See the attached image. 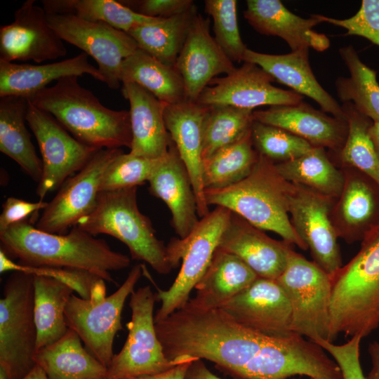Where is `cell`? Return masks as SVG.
Returning a JSON list of instances; mask_svg holds the SVG:
<instances>
[{"instance_id": "cell-29", "label": "cell", "mask_w": 379, "mask_h": 379, "mask_svg": "<svg viewBox=\"0 0 379 379\" xmlns=\"http://www.w3.org/2000/svg\"><path fill=\"white\" fill-rule=\"evenodd\" d=\"M259 277L241 259L220 247L194 288L196 295L187 302L200 310L219 308Z\"/></svg>"}, {"instance_id": "cell-47", "label": "cell", "mask_w": 379, "mask_h": 379, "mask_svg": "<svg viewBox=\"0 0 379 379\" xmlns=\"http://www.w3.org/2000/svg\"><path fill=\"white\" fill-rule=\"evenodd\" d=\"M134 12L153 18H168L190 9L192 0H122L119 1Z\"/></svg>"}, {"instance_id": "cell-2", "label": "cell", "mask_w": 379, "mask_h": 379, "mask_svg": "<svg viewBox=\"0 0 379 379\" xmlns=\"http://www.w3.org/2000/svg\"><path fill=\"white\" fill-rule=\"evenodd\" d=\"M37 108L53 116L73 137L95 148H131L129 111L103 105L77 76L62 77L27 98Z\"/></svg>"}, {"instance_id": "cell-35", "label": "cell", "mask_w": 379, "mask_h": 379, "mask_svg": "<svg viewBox=\"0 0 379 379\" xmlns=\"http://www.w3.org/2000/svg\"><path fill=\"white\" fill-rule=\"evenodd\" d=\"M281 175L292 184L338 199L344 185L343 171L335 166L323 147H313L295 159L275 164Z\"/></svg>"}, {"instance_id": "cell-40", "label": "cell", "mask_w": 379, "mask_h": 379, "mask_svg": "<svg viewBox=\"0 0 379 379\" xmlns=\"http://www.w3.org/2000/svg\"><path fill=\"white\" fill-rule=\"evenodd\" d=\"M253 111L224 105L209 106L204 128L203 161L248 132L254 121Z\"/></svg>"}, {"instance_id": "cell-36", "label": "cell", "mask_w": 379, "mask_h": 379, "mask_svg": "<svg viewBox=\"0 0 379 379\" xmlns=\"http://www.w3.org/2000/svg\"><path fill=\"white\" fill-rule=\"evenodd\" d=\"M339 54L350 72V77L335 81L338 96L343 102H350L373 122H379V84L377 72L360 59L352 46L341 47Z\"/></svg>"}, {"instance_id": "cell-53", "label": "cell", "mask_w": 379, "mask_h": 379, "mask_svg": "<svg viewBox=\"0 0 379 379\" xmlns=\"http://www.w3.org/2000/svg\"><path fill=\"white\" fill-rule=\"evenodd\" d=\"M22 379H48L45 371L39 366L36 365Z\"/></svg>"}, {"instance_id": "cell-16", "label": "cell", "mask_w": 379, "mask_h": 379, "mask_svg": "<svg viewBox=\"0 0 379 379\" xmlns=\"http://www.w3.org/2000/svg\"><path fill=\"white\" fill-rule=\"evenodd\" d=\"M274 81L256 64L244 62L230 74L211 80L196 102L254 109L259 106L293 105L302 102V95L274 86Z\"/></svg>"}, {"instance_id": "cell-26", "label": "cell", "mask_w": 379, "mask_h": 379, "mask_svg": "<svg viewBox=\"0 0 379 379\" xmlns=\"http://www.w3.org/2000/svg\"><path fill=\"white\" fill-rule=\"evenodd\" d=\"M243 61L256 64L274 81L314 100L324 112L345 120L342 105L320 85L313 74L309 62V48L280 55L262 53L247 48Z\"/></svg>"}, {"instance_id": "cell-14", "label": "cell", "mask_w": 379, "mask_h": 379, "mask_svg": "<svg viewBox=\"0 0 379 379\" xmlns=\"http://www.w3.org/2000/svg\"><path fill=\"white\" fill-rule=\"evenodd\" d=\"M121 149L98 150L74 176L69 178L36 220V227L53 234H67L69 228L95 206L102 175Z\"/></svg>"}, {"instance_id": "cell-24", "label": "cell", "mask_w": 379, "mask_h": 379, "mask_svg": "<svg viewBox=\"0 0 379 379\" xmlns=\"http://www.w3.org/2000/svg\"><path fill=\"white\" fill-rule=\"evenodd\" d=\"M253 114L254 120L283 128L312 147L328 149L333 154L341 149L347 138L346 120L328 115L303 102L254 110Z\"/></svg>"}, {"instance_id": "cell-43", "label": "cell", "mask_w": 379, "mask_h": 379, "mask_svg": "<svg viewBox=\"0 0 379 379\" xmlns=\"http://www.w3.org/2000/svg\"><path fill=\"white\" fill-rule=\"evenodd\" d=\"M161 159H152L121 151L105 171L99 192L114 191L145 184Z\"/></svg>"}, {"instance_id": "cell-32", "label": "cell", "mask_w": 379, "mask_h": 379, "mask_svg": "<svg viewBox=\"0 0 379 379\" xmlns=\"http://www.w3.org/2000/svg\"><path fill=\"white\" fill-rule=\"evenodd\" d=\"M120 81L139 85L166 105L187 100L185 84L175 66L139 48L123 61Z\"/></svg>"}, {"instance_id": "cell-34", "label": "cell", "mask_w": 379, "mask_h": 379, "mask_svg": "<svg viewBox=\"0 0 379 379\" xmlns=\"http://www.w3.org/2000/svg\"><path fill=\"white\" fill-rule=\"evenodd\" d=\"M36 351L60 339L67 331L65 317L74 290L50 277L34 276Z\"/></svg>"}, {"instance_id": "cell-23", "label": "cell", "mask_w": 379, "mask_h": 379, "mask_svg": "<svg viewBox=\"0 0 379 379\" xmlns=\"http://www.w3.org/2000/svg\"><path fill=\"white\" fill-rule=\"evenodd\" d=\"M147 182L149 193L168 207L175 233L180 239L186 238L199 220L197 204L187 169L173 140Z\"/></svg>"}, {"instance_id": "cell-49", "label": "cell", "mask_w": 379, "mask_h": 379, "mask_svg": "<svg viewBox=\"0 0 379 379\" xmlns=\"http://www.w3.org/2000/svg\"><path fill=\"white\" fill-rule=\"evenodd\" d=\"M197 358L188 356L183 361L165 371L149 375L130 378L128 379H185L190 364Z\"/></svg>"}, {"instance_id": "cell-41", "label": "cell", "mask_w": 379, "mask_h": 379, "mask_svg": "<svg viewBox=\"0 0 379 379\" xmlns=\"http://www.w3.org/2000/svg\"><path fill=\"white\" fill-rule=\"evenodd\" d=\"M251 133L256 152L274 164L298 158L313 147L306 140L283 128L256 120L251 125Z\"/></svg>"}, {"instance_id": "cell-55", "label": "cell", "mask_w": 379, "mask_h": 379, "mask_svg": "<svg viewBox=\"0 0 379 379\" xmlns=\"http://www.w3.org/2000/svg\"><path fill=\"white\" fill-rule=\"evenodd\" d=\"M309 379H312V378H309Z\"/></svg>"}, {"instance_id": "cell-39", "label": "cell", "mask_w": 379, "mask_h": 379, "mask_svg": "<svg viewBox=\"0 0 379 379\" xmlns=\"http://www.w3.org/2000/svg\"><path fill=\"white\" fill-rule=\"evenodd\" d=\"M342 108L347 124V138L335 154L340 166H350L361 171L379 185V159L368 135L373 121L359 112L350 102Z\"/></svg>"}, {"instance_id": "cell-12", "label": "cell", "mask_w": 379, "mask_h": 379, "mask_svg": "<svg viewBox=\"0 0 379 379\" xmlns=\"http://www.w3.org/2000/svg\"><path fill=\"white\" fill-rule=\"evenodd\" d=\"M50 26L64 41L91 56L109 88L120 86L123 61L138 48L127 32L106 23L87 21L71 15L48 14Z\"/></svg>"}, {"instance_id": "cell-27", "label": "cell", "mask_w": 379, "mask_h": 379, "mask_svg": "<svg viewBox=\"0 0 379 379\" xmlns=\"http://www.w3.org/2000/svg\"><path fill=\"white\" fill-rule=\"evenodd\" d=\"M121 93L130 105L132 142L129 152L152 159L162 158L172 141L164 120L166 105L135 83L122 84Z\"/></svg>"}, {"instance_id": "cell-1", "label": "cell", "mask_w": 379, "mask_h": 379, "mask_svg": "<svg viewBox=\"0 0 379 379\" xmlns=\"http://www.w3.org/2000/svg\"><path fill=\"white\" fill-rule=\"evenodd\" d=\"M1 249L11 259L32 267H50L88 272L116 283L111 272L128 267L130 258L112 250L77 226L67 234H53L37 229L27 220L0 232Z\"/></svg>"}, {"instance_id": "cell-9", "label": "cell", "mask_w": 379, "mask_h": 379, "mask_svg": "<svg viewBox=\"0 0 379 379\" xmlns=\"http://www.w3.org/2000/svg\"><path fill=\"white\" fill-rule=\"evenodd\" d=\"M157 301L149 285L133 291L130 295L131 321L128 334L121 351L114 354L107 367V379H128L157 374L183 361L188 356L173 361L164 354L155 330L154 307Z\"/></svg>"}, {"instance_id": "cell-31", "label": "cell", "mask_w": 379, "mask_h": 379, "mask_svg": "<svg viewBox=\"0 0 379 379\" xmlns=\"http://www.w3.org/2000/svg\"><path fill=\"white\" fill-rule=\"evenodd\" d=\"M27 105L28 100L23 97H0V151L38 183L42 174V161L25 124Z\"/></svg>"}, {"instance_id": "cell-54", "label": "cell", "mask_w": 379, "mask_h": 379, "mask_svg": "<svg viewBox=\"0 0 379 379\" xmlns=\"http://www.w3.org/2000/svg\"><path fill=\"white\" fill-rule=\"evenodd\" d=\"M0 379H10L7 371L1 366H0Z\"/></svg>"}, {"instance_id": "cell-20", "label": "cell", "mask_w": 379, "mask_h": 379, "mask_svg": "<svg viewBox=\"0 0 379 379\" xmlns=\"http://www.w3.org/2000/svg\"><path fill=\"white\" fill-rule=\"evenodd\" d=\"M210 23L209 18L197 15L175 65L191 102H197L211 80L236 69L211 36Z\"/></svg>"}, {"instance_id": "cell-46", "label": "cell", "mask_w": 379, "mask_h": 379, "mask_svg": "<svg viewBox=\"0 0 379 379\" xmlns=\"http://www.w3.org/2000/svg\"><path fill=\"white\" fill-rule=\"evenodd\" d=\"M361 339L360 336L354 335L342 345H335L326 340H320L316 343L328 352L337 363L343 379H367L364 375L360 361Z\"/></svg>"}, {"instance_id": "cell-8", "label": "cell", "mask_w": 379, "mask_h": 379, "mask_svg": "<svg viewBox=\"0 0 379 379\" xmlns=\"http://www.w3.org/2000/svg\"><path fill=\"white\" fill-rule=\"evenodd\" d=\"M291 305L290 330L317 343L330 341V277L293 249L277 279Z\"/></svg>"}, {"instance_id": "cell-10", "label": "cell", "mask_w": 379, "mask_h": 379, "mask_svg": "<svg viewBox=\"0 0 379 379\" xmlns=\"http://www.w3.org/2000/svg\"><path fill=\"white\" fill-rule=\"evenodd\" d=\"M142 272V265H134L124 283L104 298L84 299L72 295L65 310L67 326L74 331L88 352L107 368L113 353L114 339L124 330L121 313L127 298L134 291Z\"/></svg>"}, {"instance_id": "cell-11", "label": "cell", "mask_w": 379, "mask_h": 379, "mask_svg": "<svg viewBox=\"0 0 379 379\" xmlns=\"http://www.w3.org/2000/svg\"><path fill=\"white\" fill-rule=\"evenodd\" d=\"M26 121L38 142L42 174L36 190L39 200L60 188L74 172L79 171L99 150L71 135L50 114L28 100Z\"/></svg>"}, {"instance_id": "cell-50", "label": "cell", "mask_w": 379, "mask_h": 379, "mask_svg": "<svg viewBox=\"0 0 379 379\" xmlns=\"http://www.w3.org/2000/svg\"><path fill=\"white\" fill-rule=\"evenodd\" d=\"M185 379H222L213 373L200 359L194 360L190 365ZM297 379V378H293Z\"/></svg>"}, {"instance_id": "cell-25", "label": "cell", "mask_w": 379, "mask_h": 379, "mask_svg": "<svg viewBox=\"0 0 379 379\" xmlns=\"http://www.w3.org/2000/svg\"><path fill=\"white\" fill-rule=\"evenodd\" d=\"M244 16L256 32L284 39L291 51L310 48L324 51L330 46L326 35L312 29L322 22L319 14L301 18L279 0H247Z\"/></svg>"}, {"instance_id": "cell-28", "label": "cell", "mask_w": 379, "mask_h": 379, "mask_svg": "<svg viewBox=\"0 0 379 379\" xmlns=\"http://www.w3.org/2000/svg\"><path fill=\"white\" fill-rule=\"evenodd\" d=\"M86 74L104 82L98 67L89 62L85 53L42 65L17 64L0 60V97L12 95L27 99L53 81Z\"/></svg>"}, {"instance_id": "cell-6", "label": "cell", "mask_w": 379, "mask_h": 379, "mask_svg": "<svg viewBox=\"0 0 379 379\" xmlns=\"http://www.w3.org/2000/svg\"><path fill=\"white\" fill-rule=\"evenodd\" d=\"M232 211L216 206L200 218L189 236L173 238L167 245L170 258L175 267L182 265L174 282L167 290L156 286L157 301L161 306L154 314V322L160 321L185 306L190 294L208 267L218 247Z\"/></svg>"}, {"instance_id": "cell-4", "label": "cell", "mask_w": 379, "mask_h": 379, "mask_svg": "<svg viewBox=\"0 0 379 379\" xmlns=\"http://www.w3.org/2000/svg\"><path fill=\"white\" fill-rule=\"evenodd\" d=\"M293 184L278 172L275 164L259 154L250 174L224 188L205 190L209 206H223L253 226L272 231L284 241L307 250L293 229L289 215V199Z\"/></svg>"}, {"instance_id": "cell-51", "label": "cell", "mask_w": 379, "mask_h": 379, "mask_svg": "<svg viewBox=\"0 0 379 379\" xmlns=\"http://www.w3.org/2000/svg\"><path fill=\"white\" fill-rule=\"evenodd\" d=\"M368 354L371 361V368L367 379H379V341H373L368 345Z\"/></svg>"}, {"instance_id": "cell-5", "label": "cell", "mask_w": 379, "mask_h": 379, "mask_svg": "<svg viewBox=\"0 0 379 379\" xmlns=\"http://www.w3.org/2000/svg\"><path fill=\"white\" fill-rule=\"evenodd\" d=\"M137 189L100 192L93 211L76 226L94 237L104 234L117 239L128 248L133 260L148 263L159 274H168L175 267L150 219L139 210Z\"/></svg>"}, {"instance_id": "cell-45", "label": "cell", "mask_w": 379, "mask_h": 379, "mask_svg": "<svg viewBox=\"0 0 379 379\" xmlns=\"http://www.w3.org/2000/svg\"><path fill=\"white\" fill-rule=\"evenodd\" d=\"M320 18L322 22L345 29V36H362L379 46V0H363L359 11L347 19H336L322 15H320Z\"/></svg>"}, {"instance_id": "cell-7", "label": "cell", "mask_w": 379, "mask_h": 379, "mask_svg": "<svg viewBox=\"0 0 379 379\" xmlns=\"http://www.w3.org/2000/svg\"><path fill=\"white\" fill-rule=\"evenodd\" d=\"M34 275L13 272L0 299V366L10 379L23 378L36 364Z\"/></svg>"}, {"instance_id": "cell-30", "label": "cell", "mask_w": 379, "mask_h": 379, "mask_svg": "<svg viewBox=\"0 0 379 379\" xmlns=\"http://www.w3.org/2000/svg\"><path fill=\"white\" fill-rule=\"evenodd\" d=\"M71 328L58 341L36 351L34 359L48 379H107V368L81 345Z\"/></svg>"}, {"instance_id": "cell-13", "label": "cell", "mask_w": 379, "mask_h": 379, "mask_svg": "<svg viewBox=\"0 0 379 379\" xmlns=\"http://www.w3.org/2000/svg\"><path fill=\"white\" fill-rule=\"evenodd\" d=\"M336 199L294 184L289 199L293 229L310 250L313 262L331 279L343 266L338 237L331 218Z\"/></svg>"}, {"instance_id": "cell-21", "label": "cell", "mask_w": 379, "mask_h": 379, "mask_svg": "<svg viewBox=\"0 0 379 379\" xmlns=\"http://www.w3.org/2000/svg\"><path fill=\"white\" fill-rule=\"evenodd\" d=\"M208 109L209 106L189 100L164 109L166 126L190 175L200 218L210 212L202 178L204 128Z\"/></svg>"}, {"instance_id": "cell-33", "label": "cell", "mask_w": 379, "mask_h": 379, "mask_svg": "<svg viewBox=\"0 0 379 379\" xmlns=\"http://www.w3.org/2000/svg\"><path fill=\"white\" fill-rule=\"evenodd\" d=\"M197 14L194 5L184 13L142 25L128 33L139 48L165 64L175 66Z\"/></svg>"}, {"instance_id": "cell-52", "label": "cell", "mask_w": 379, "mask_h": 379, "mask_svg": "<svg viewBox=\"0 0 379 379\" xmlns=\"http://www.w3.org/2000/svg\"><path fill=\"white\" fill-rule=\"evenodd\" d=\"M368 135L379 159V122H373L368 129Z\"/></svg>"}, {"instance_id": "cell-3", "label": "cell", "mask_w": 379, "mask_h": 379, "mask_svg": "<svg viewBox=\"0 0 379 379\" xmlns=\"http://www.w3.org/2000/svg\"><path fill=\"white\" fill-rule=\"evenodd\" d=\"M331 278L330 341L340 333L367 337L379 327V225Z\"/></svg>"}, {"instance_id": "cell-42", "label": "cell", "mask_w": 379, "mask_h": 379, "mask_svg": "<svg viewBox=\"0 0 379 379\" xmlns=\"http://www.w3.org/2000/svg\"><path fill=\"white\" fill-rule=\"evenodd\" d=\"M237 4L236 0L204 1V11L213 20V37L233 62L243 61L248 48L241 38Z\"/></svg>"}, {"instance_id": "cell-38", "label": "cell", "mask_w": 379, "mask_h": 379, "mask_svg": "<svg viewBox=\"0 0 379 379\" xmlns=\"http://www.w3.org/2000/svg\"><path fill=\"white\" fill-rule=\"evenodd\" d=\"M41 3L48 14L71 15L87 21L106 23L127 33L161 19L140 15L114 0H43Z\"/></svg>"}, {"instance_id": "cell-22", "label": "cell", "mask_w": 379, "mask_h": 379, "mask_svg": "<svg viewBox=\"0 0 379 379\" xmlns=\"http://www.w3.org/2000/svg\"><path fill=\"white\" fill-rule=\"evenodd\" d=\"M218 247L241 259L259 277L277 280L284 272L293 245L275 240L232 212Z\"/></svg>"}, {"instance_id": "cell-18", "label": "cell", "mask_w": 379, "mask_h": 379, "mask_svg": "<svg viewBox=\"0 0 379 379\" xmlns=\"http://www.w3.org/2000/svg\"><path fill=\"white\" fill-rule=\"evenodd\" d=\"M219 308L242 325L266 335L277 337L291 332L290 302L277 280L258 277Z\"/></svg>"}, {"instance_id": "cell-44", "label": "cell", "mask_w": 379, "mask_h": 379, "mask_svg": "<svg viewBox=\"0 0 379 379\" xmlns=\"http://www.w3.org/2000/svg\"><path fill=\"white\" fill-rule=\"evenodd\" d=\"M22 272L34 276H42L58 280L77 292L79 297L90 299L91 291L95 285L102 279L88 272L80 270L50 267H32L14 262L5 253L0 250V272Z\"/></svg>"}, {"instance_id": "cell-37", "label": "cell", "mask_w": 379, "mask_h": 379, "mask_svg": "<svg viewBox=\"0 0 379 379\" xmlns=\"http://www.w3.org/2000/svg\"><path fill=\"white\" fill-rule=\"evenodd\" d=\"M258 157L250 129L203 161L204 190L224 188L242 180L250 174Z\"/></svg>"}, {"instance_id": "cell-48", "label": "cell", "mask_w": 379, "mask_h": 379, "mask_svg": "<svg viewBox=\"0 0 379 379\" xmlns=\"http://www.w3.org/2000/svg\"><path fill=\"white\" fill-rule=\"evenodd\" d=\"M48 202L39 200L37 202H29L16 197H8L2 205L0 215V232L10 226L27 220L32 214L39 211H44Z\"/></svg>"}, {"instance_id": "cell-17", "label": "cell", "mask_w": 379, "mask_h": 379, "mask_svg": "<svg viewBox=\"0 0 379 379\" xmlns=\"http://www.w3.org/2000/svg\"><path fill=\"white\" fill-rule=\"evenodd\" d=\"M63 41L50 26L47 13L27 0L14 13V20L0 27V60H32L36 64L65 57Z\"/></svg>"}, {"instance_id": "cell-15", "label": "cell", "mask_w": 379, "mask_h": 379, "mask_svg": "<svg viewBox=\"0 0 379 379\" xmlns=\"http://www.w3.org/2000/svg\"><path fill=\"white\" fill-rule=\"evenodd\" d=\"M343 379L339 366L317 343L291 331L272 337L253 366L248 379Z\"/></svg>"}, {"instance_id": "cell-19", "label": "cell", "mask_w": 379, "mask_h": 379, "mask_svg": "<svg viewBox=\"0 0 379 379\" xmlns=\"http://www.w3.org/2000/svg\"><path fill=\"white\" fill-rule=\"evenodd\" d=\"M344 185L331 218L338 238L347 244L361 241L379 225V185L350 166H340Z\"/></svg>"}]
</instances>
